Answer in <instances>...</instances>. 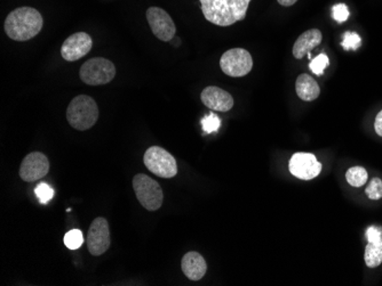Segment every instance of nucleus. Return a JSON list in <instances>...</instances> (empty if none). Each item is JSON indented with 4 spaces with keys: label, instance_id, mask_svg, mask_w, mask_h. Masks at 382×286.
<instances>
[{
    "label": "nucleus",
    "instance_id": "obj_24",
    "mask_svg": "<svg viewBox=\"0 0 382 286\" xmlns=\"http://www.w3.org/2000/svg\"><path fill=\"white\" fill-rule=\"evenodd\" d=\"M365 194L371 200H380L382 197V180L380 178H373L366 187Z\"/></svg>",
    "mask_w": 382,
    "mask_h": 286
},
{
    "label": "nucleus",
    "instance_id": "obj_17",
    "mask_svg": "<svg viewBox=\"0 0 382 286\" xmlns=\"http://www.w3.org/2000/svg\"><path fill=\"white\" fill-rule=\"evenodd\" d=\"M364 260L367 267L376 268L382 264V242L367 243L364 253Z\"/></svg>",
    "mask_w": 382,
    "mask_h": 286
},
{
    "label": "nucleus",
    "instance_id": "obj_8",
    "mask_svg": "<svg viewBox=\"0 0 382 286\" xmlns=\"http://www.w3.org/2000/svg\"><path fill=\"white\" fill-rule=\"evenodd\" d=\"M147 19L151 31L161 42H170L175 37L177 28L166 10L159 7H150L147 10Z\"/></svg>",
    "mask_w": 382,
    "mask_h": 286
},
{
    "label": "nucleus",
    "instance_id": "obj_9",
    "mask_svg": "<svg viewBox=\"0 0 382 286\" xmlns=\"http://www.w3.org/2000/svg\"><path fill=\"white\" fill-rule=\"evenodd\" d=\"M289 172L301 180H312L321 171V165L312 153L293 154L289 163Z\"/></svg>",
    "mask_w": 382,
    "mask_h": 286
},
{
    "label": "nucleus",
    "instance_id": "obj_14",
    "mask_svg": "<svg viewBox=\"0 0 382 286\" xmlns=\"http://www.w3.org/2000/svg\"><path fill=\"white\" fill-rule=\"evenodd\" d=\"M181 268L184 275L190 280H200L205 276L207 271V264L202 255L198 252H188L182 258Z\"/></svg>",
    "mask_w": 382,
    "mask_h": 286
},
{
    "label": "nucleus",
    "instance_id": "obj_29",
    "mask_svg": "<svg viewBox=\"0 0 382 286\" xmlns=\"http://www.w3.org/2000/svg\"><path fill=\"white\" fill-rule=\"evenodd\" d=\"M170 42H173V45L175 46V47H177V46L180 45V40L177 38H173Z\"/></svg>",
    "mask_w": 382,
    "mask_h": 286
},
{
    "label": "nucleus",
    "instance_id": "obj_28",
    "mask_svg": "<svg viewBox=\"0 0 382 286\" xmlns=\"http://www.w3.org/2000/svg\"><path fill=\"white\" fill-rule=\"evenodd\" d=\"M277 1H278V3L282 5V6L291 7L293 6V5L298 1V0H277Z\"/></svg>",
    "mask_w": 382,
    "mask_h": 286
},
{
    "label": "nucleus",
    "instance_id": "obj_3",
    "mask_svg": "<svg viewBox=\"0 0 382 286\" xmlns=\"http://www.w3.org/2000/svg\"><path fill=\"white\" fill-rule=\"evenodd\" d=\"M99 108L95 101L87 95L76 96L67 106V120L77 131H87L97 124Z\"/></svg>",
    "mask_w": 382,
    "mask_h": 286
},
{
    "label": "nucleus",
    "instance_id": "obj_1",
    "mask_svg": "<svg viewBox=\"0 0 382 286\" xmlns=\"http://www.w3.org/2000/svg\"><path fill=\"white\" fill-rule=\"evenodd\" d=\"M44 19L38 10L31 7H19L10 12L5 19V32L15 42H26L42 31Z\"/></svg>",
    "mask_w": 382,
    "mask_h": 286
},
{
    "label": "nucleus",
    "instance_id": "obj_23",
    "mask_svg": "<svg viewBox=\"0 0 382 286\" xmlns=\"http://www.w3.org/2000/svg\"><path fill=\"white\" fill-rule=\"evenodd\" d=\"M328 64H330V60H328V56L325 54H321L318 55L317 58L312 60V62L309 64V67L314 74H317V76H323L325 69L328 67Z\"/></svg>",
    "mask_w": 382,
    "mask_h": 286
},
{
    "label": "nucleus",
    "instance_id": "obj_10",
    "mask_svg": "<svg viewBox=\"0 0 382 286\" xmlns=\"http://www.w3.org/2000/svg\"><path fill=\"white\" fill-rule=\"evenodd\" d=\"M110 246V232L108 220L103 217L94 219L88 230L87 248L90 255L99 257L103 255Z\"/></svg>",
    "mask_w": 382,
    "mask_h": 286
},
{
    "label": "nucleus",
    "instance_id": "obj_21",
    "mask_svg": "<svg viewBox=\"0 0 382 286\" xmlns=\"http://www.w3.org/2000/svg\"><path fill=\"white\" fill-rule=\"evenodd\" d=\"M362 45V39L356 32H346L341 42L344 51H357Z\"/></svg>",
    "mask_w": 382,
    "mask_h": 286
},
{
    "label": "nucleus",
    "instance_id": "obj_6",
    "mask_svg": "<svg viewBox=\"0 0 382 286\" xmlns=\"http://www.w3.org/2000/svg\"><path fill=\"white\" fill-rule=\"evenodd\" d=\"M149 171L161 178H173L177 174V160L163 147H149L143 156Z\"/></svg>",
    "mask_w": 382,
    "mask_h": 286
},
{
    "label": "nucleus",
    "instance_id": "obj_15",
    "mask_svg": "<svg viewBox=\"0 0 382 286\" xmlns=\"http://www.w3.org/2000/svg\"><path fill=\"white\" fill-rule=\"evenodd\" d=\"M321 39H323V35L318 29L303 32L299 38L296 39V44L293 46V56L296 60L305 58V55L309 54L314 48L321 44Z\"/></svg>",
    "mask_w": 382,
    "mask_h": 286
},
{
    "label": "nucleus",
    "instance_id": "obj_25",
    "mask_svg": "<svg viewBox=\"0 0 382 286\" xmlns=\"http://www.w3.org/2000/svg\"><path fill=\"white\" fill-rule=\"evenodd\" d=\"M332 16L340 24L341 23L346 22L348 17H349V10H348L347 5L346 3H337V5H335L333 7V10H332Z\"/></svg>",
    "mask_w": 382,
    "mask_h": 286
},
{
    "label": "nucleus",
    "instance_id": "obj_19",
    "mask_svg": "<svg viewBox=\"0 0 382 286\" xmlns=\"http://www.w3.org/2000/svg\"><path fill=\"white\" fill-rule=\"evenodd\" d=\"M83 243V233L79 229H71L65 236V244L70 250H77Z\"/></svg>",
    "mask_w": 382,
    "mask_h": 286
},
{
    "label": "nucleus",
    "instance_id": "obj_16",
    "mask_svg": "<svg viewBox=\"0 0 382 286\" xmlns=\"http://www.w3.org/2000/svg\"><path fill=\"white\" fill-rule=\"evenodd\" d=\"M296 95L305 102H312L318 99L321 94V88L316 80L309 74H300L296 83Z\"/></svg>",
    "mask_w": 382,
    "mask_h": 286
},
{
    "label": "nucleus",
    "instance_id": "obj_26",
    "mask_svg": "<svg viewBox=\"0 0 382 286\" xmlns=\"http://www.w3.org/2000/svg\"><path fill=\"white\" fill-rule=\"evenodd\" d=\"M366 239L369 243H379L382 242V228L376 226H371L365 233Z\"/></svg>",
    "mask_w": 382,
    "mask_h": 286
},
{
    "label": "nucleus",
    "instance_id": "obj_12",
    "mask_svg": "<svg viewBox=\"0 0 382 286\" xmlns=\"http://www.w3.org/2000/svg\"><path fill=\"white\" fill-rule=\"evenodd\" d=\"M93 42L86 32H77L67 38L61 47L62 58L67 62L81 60L90 53Z\"/></svg>",
    "mask_w": 382,
    "mask_h": 286
},
{
    "label": "nucleus",
    "instance_id": "obj_11",
    "mask_svg": "<svg viewBox=\"0 0 382 286\" xmlns=\"http://www.w3.org/2000/svg\"><path fill=\"white\" fill-rule=\"evenodd\" d=\"M49 171V161L45 154L33 152L23 159L19 167V177L26 183L44 178Z\"/></svg>",
    "mask_w": 382,
    "mask_h": 286
},
{
    "label": "nucleus",
    "instance_id": "obj_22",
    "mask_svg": "<svg viewBox=\"0 0 382 286\" xmlns=\"http://www.w3.org/2000/svg\"><path fill=\"white\" fill-rule=\"evenodd\" d=\"M35 194L38 197L40 203H47L54 196V190L47 183H40L35 188Z\"/></svg>",
    "mask_w": 382,
    "mask_h": 286
},
{
    "label": "nucleus",
    "instance_id": "obj_13",
    "mask_svg": "<svg viewBox=\"0 0 382 286\" xmlns=\"http://www.w3.org/2000/svg\"><path fill=\"white\" fill-rule=\"evenodd\" d=\"M202 104L212 111L228 112L234 106V99L229 92L216 86L206 87L200 95Z\"/></svg>",
    "mask_w": 382,
    "mask_h": 286
},
{
    "label": "nucleus",
    "instance_id": "obj_4",
    "mask_svg": "<svg viewBox=\"0 0 382 286\" xmlns=\"http://www.w3.org/2000/svg\"><path fill=\"white\" fill-rule=\"evenodd\" d=\"M133 190L138 197V202L145 210L156 211L161 207L164 200V193L161 185L150 178L149 176L135 175L133 178Z\"/></svg>",
    "mask_w": 382,
    "mask_h": 286
},
{
    "label": "nucleus",
    "instance_id": "obj_20",
    "mask_svg": "<svg viewBox=\"0 0 382 286\" xmlns=\"http://www.w3.org/2000/svg\"><path fill=\"white\" fill-rule=\"evenodd\" d=\"M200 124H202V131L205 134H213L218 131V128L221 126V120L218 115L211 113V115H205L200 121Z\"/></svg>",
    "mask_w": 382,
    "mask_h": 286
},
{
    "label": "nucleus",
    "instance_id": "obj_18",
    "mask_svg": "<svg viewBox=\"0 0 382 286\" xmlns=\"http://www.w3.org/2000/svg\"><path fill=\"white\" fill-rule=\"evenodd\" d=\"M367 171L363 167H353L346 172V179L348 184L353 187H362L367 181Z\"/></svg>",
    "mask_w": 382,
    "mask_h": 286
},
{
    "label": "nucleus",
    "instance_id": "obj_2",
    "mask_svg": "<svg viewBox=\"0 0 382 286\" xmlns=\"http://www.w3.org/2000/svg\"><path fill=\"white\" fill-rule=\"evenodd\" d=\"M202 12L209 22L230 26L245 19L250 0H200Z\"/></svg>",
    "mask_w": 382,
    "mask_h": 286
},
{
    "label": "nucleus",
    "instance_id": "obj_7",
    "mask_svg": "<svg viewBox=\"0 0 382 286\" xmlns=\"http://www.w3.org/2000/svg\"><path fill=\"white\" fill-rule=\"evenodd\" d=\"M220 67L227 76L241 78L250 74L253 67V60L244 48H232L222 55Z\"/></svg>",
    "mask_w": 382,
    "mask_h": 286
},
{
    "label": "nucleus",
    "instance_id": "obj_5",
    "mask_svg": "<svg viewBox=\"0 0 382 286\" xmlns=\"http://www.w3.org/2000/svg\"><path fill=\"white\" fill-rule=\"evenodd\" d=\"M79 76L86 85L101 86L113 81L116 76V67L111 60L106 58H90L81 65Z\"/></svg>",
    "mask_w": 382,
    "mask_h": 286
},
{
    "label": "nucleus",
    "instance_id": "obj_27",
    "mask_svg": "<svg viewBox=\"0 0 382 286\" xmlns=\"http://www.w3.org/2000/svg\"><path fill=\"white\" fill-rule=\"evenodd\" d=\"M374 131L376 134L382 137V111H380L376 115V121H374Z\"/></svg>",
    "mask_w": 382,
    "mask_h": 286
}]
</instances>
